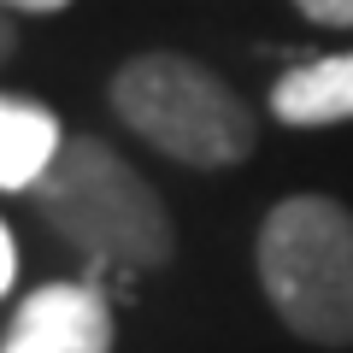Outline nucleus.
Listing matches in <instances>:
<instances>
[{"instance_id":"1","label":"nucleus","mask_w":353,"mask_h":353,"mask_svg":"<svg viewBox=\"0 0 353 353\" xmlns=\"http://www.w3.org/2000/svg\"><path fill=\"white\" fill-rule=\"evenodd\" d=\"M36 206L77 253L94 265H118V271H153L171 259L176 230L165 201L141 183L130 159H118L106 141L94 136H65L48 171L36 176Z\"/></svg>"},{"instance_id":"2","label":"nucleus","mask_w":353,"mask_h":353,"mask_svg":"<svg viewBox=\"0 0 353 353\" xmlns=\"http://www.w3.org/2000/svg\"><path fill=\"white\" fill-rule=\"evenodd\" d=\"M259 283L294 336L353 347V212L330 194H289L259 224Z\"/></svg>"},{"instance_id":"3","label":"nucleus","mask_w":353,"mask_h":353,"mask_svg":"<svg viewBox=\"0 0 353 353\" xmlns=\"http://www.w3.org/2000/svg\"><path fill=\"white\" fill-rule=\"evenodd\" d=\"M112 112L148 148L224 171L259 148V118L218 71L189 53H136L112 77Z\"/></svg>"},{"instance_id":"4","label":"nucleus","mask_w":353,"mask_h":353,"mask_svg":"<svg viewBox=\"0 0 353 353\" xmlns=\"http://www.w3.org/2000/svg\"><path fill=\"white\" fill-rule=\"evenodd\" d=\"M0 353H112V306L88 283H48L12 312Z\"/></svg>"},{"instance_id":"5","label":"nucleus","mask_w":353,"mask_h":353,"mask_svg":"<svg viewBox=\"0 0 353 353\" xmlns=\"http://www.w3.org/2000/svg\"><path fill=\"white\" fill-rule=\"evenodd\" d=\"M271 112L294 130L347 124L353 118V53H324V59L283 71L277 88H271Z\"/></svg>"},{"instance_id":"6","label":"nucleus","mask_w":353,"mask_h":353,"mask_svg":"<svg viewBox=\"0 0 353 353\" xmlns=\"http://www.w3.org/2000/svg\"><path fill=\"white\" fill-rule=\"evenodd\" d=\"M59 118L41 101L0 94V189H36V176L59 153Z\"/></svg>"},{"instance_id":"7","label":"nucleus","mask_w":353,"mask_h":353,"mask_svg":"<svg viewBox=\"0 0 353 353\" xmlns=\"http://www.w3.org/2000/svg\"><path fill=\"white\" fill-rule=\"evenodd\" d=\"M312 24H336V30H353V0H294Z\"/></svg>"},{"instance_id":"8","label":"nucleus","mask_w":353,"mask_h":353,"mask_svg":"<svg viewBox=\"0 0 353 353\" xmlns=\"http://www.w3.org/2000/svg\"><path fill=\"white\" fill-rule=\"evenodd\" d=\"M12 277H18V248H12V236H6V224H0V294L12 289Z\"/></svg>"},{"instance_id":"9","label":"nucleus","mask_w":353,"mask_h":353,"mask_svg":"<svg viewBox=\"0 0 353 353\" xmlns=\"http://www.w3.org/2000/svg\"><path fill=\"white\" fill-rule=\"evenodd\" d=\"M6 12H59V6H71V0H0Z\"/></svg>"},{"instance_id":"10","label":"nucleus","mask_w":353,"mask_h":353,"mask_svg":"<svg viewBox=\"0 0 353 353\" xmlns=\"http://www.w3.org/2000/svg\"><path fill=\"white\" fill-rule=\"evenodd\" d=\"M12 48H18V30H12V12L0 6V65L12 59Z\"/></svg>"}]
</instances>
